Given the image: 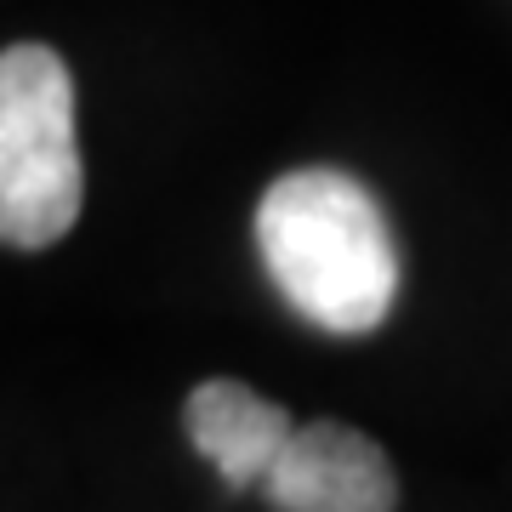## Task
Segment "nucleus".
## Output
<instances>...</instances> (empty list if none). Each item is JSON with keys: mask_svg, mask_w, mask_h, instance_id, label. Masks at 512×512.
<instances>
[{"mask_svg": "<svg viewBox=\"0 0 512 512\" xmlns=\"http://www.w3.org/2000/svg\"><path fill=\"white\" fill-rule=\"evenodd\" d=\"M256 251L308 325L365 336L393 313L399 245L382 205L348 171H285L256 205Z\"/></svg>", "mask_w": 512, "mask_h": 512, "instance_id": "nucleus-1", "label": "nucleus"}, {"mask_svg": "<svg viewBox=\"0 0 512 512\" xmlns=\"http://www.w3.org/2000/svg\"><path fill=\"white\" fill-rule=\"evenodd\" d=\"M80 205L74 74L52 46L18 40L0 57V234L12 251H46L80 222Z\"/></svg>", "mask_w": 512, "mask_h": 512, "instance_id": "nucleus-2", "label": "nucleus"}, {"mask_svg": "<svg viewBox=\"0 0 512 512\" xmlns=\"http://www.w3.org/2000/svg\"><path fill=\"white\" fill-rule=\"evenodd\" d=\"M268 501L279 512H393L399 478L376 439L342 421H308L285 444L279 467L268 473Z\"/></svg>", "mask_w": 512, "mask_h": 512, "instance_id": "nucleus-3", "label": "nucleus"}, {"mask_svg": "<svg viewBox=\"0 0 512 512\" xmlns=\"http://www.w3.org/2000/svg\"><path fill=\"white\" fill-rule=\"evenodd\" d=\"M183 416L194 450L217 467L228 490L268 484L285 444L296 439V421L285 416V404L251 393L245 382H200L188 393Z\"/></svg>", "mask_w": 512, "mask_h": 512, "instance_id": "nucleus-4", "label": "nucleus"}]
</instances>
